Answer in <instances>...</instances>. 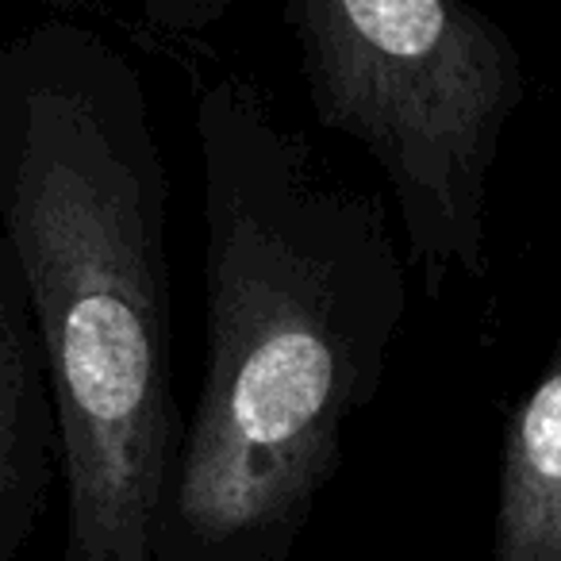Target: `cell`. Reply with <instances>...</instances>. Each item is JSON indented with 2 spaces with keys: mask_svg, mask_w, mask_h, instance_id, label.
Returning a JSON list of instances; mask_svg holds the SVG:
<instances>
[{
  "mask_svg": "<svg viewBox=\"0 0 561 561\" xmlns=\"http://www.w3.org/2000/svg\"><path fill=\"white\" fill-rule=\"evenodd\" d=\"M204 374L150 561H289L408 312L381 196L331 178L239 73L196 101Z\"/></svg>",
  "mask_w": 561,
  "mask_h": 561,
  "instance_id": "6da1fadb",
  "label": "cell"
},
{
  "mask_svg": "<svg viewBox=\"0 0 561 561\" xmlns=\"http://www.w3.org/2000/svg\"><path fill=\"white\" fill-rule=\"evenodd\" d=\"M165 196L150 89L124 50L70 20L0 39V234L62 415V561H150L185 435Z\"/></svg>",
  "mask_w": 561,
  "mask_h": 561,
  "instance_id": "7a4b0ae2",
  "label": "cell"
},
{
  "mask_svg": "<svg viewBox=\"0 0 561 561\" xmlns=\"http://www.w3.org/2000/svg\"><path fill=\"white\" fill-rule=\"evenodd\" d=\"M285 24L312 116L381 165L423 293L481 280L492 165L527 96L512 35L461 0H293Z\"/></svg>",
  "mask_w": 561,
  "mask_h": 561,
  "instance_id": "3957f363",
  "label": "cell"
},
{
  "mask_svg": "<svg viewBox=\"0 0 561 561\" xmlns=\"http://www.w3.org/2000/svg\"><path fill=\"white\" fill-rule=\"evenodd\" d=\"M55 473L62 477V415L50 358L16 254L0 234V561H20L32 542Z\"/></svg>",
  "mask_w": 561,
  "mask_h": 561,
  "instance_id": "277c9868",
  "label": "cell"
},
{
  "mask_svg": "<svg viewBox=\"0 0 561 561\" xmlns=\"http://www.w3.org/2000/svg\"><path fill=\"white\" fill-rule=\"evenodd\" d=\"M492 561H561V339L507 415Z\"/></svg>",
  "mask_w": 561,
  "mask_h": 561,
  "instance_id": "5b68a950",
  "label": "cell"
}]
</instances>
